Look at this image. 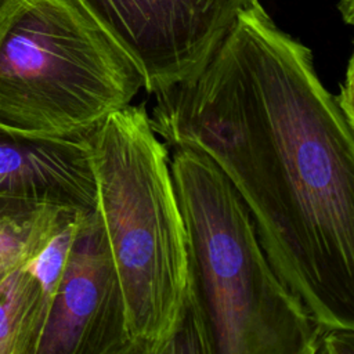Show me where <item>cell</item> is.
<instances>
[{"label":"cell","instance_id":"11","mask_svg":"<svg viewBox=\"0 0 354 354\" xmlns=\"http://www.w3.org/2000/svg\"><path fill=\"white\" fill-rule=\"evenodd\" d=\"M354 330L329 329L322 332L317 354H353Z\"/></svg>","mask_w":354,"mask_h":354},{"label":"cell","instance_id":"7","mask_svg":"<svg viewBox=\"0 0 354 354\" xmlns=\"http://www.w3.org/2000/svg\"><path fill=\"white\" fill-rule=\"evenodd\" d=\"M88 136L40 137L0 124V199L95 212Z\"/></svg>","mask_w":354,"mask_h":354},{"label":"cell","instance_id":"6","mask_svg":"<svg viewBox=\"0 0 354 354\" xmlns=\"http://www.w3.org/2000/svg\"><path fill=\"white\" fill-rule=\"evenodd\" d=\"M36 354H133L120 285L97 212L79 220Z\"/></svg>","mask_w":354,"mask_h":354},{"label":"cell","instance_id":"9","mask_svg":"<svg viewBox=\"0 0 354 354\" xmlns=\"http://www.w3.org/2000/svg\"><path fill=\"white\" fill-rule=\"evenodd\" d=\"M80 214L84 213L0 199V277L33 259L62 225Z\"/></svg>","mask_w":354,"mask_h":354},{"label":"cell","instance_id":"4","mask_svg":"<svg viewBox=\"0 0 354 354\" xmlns=\"http://www.w3.org/2000/svg\"><path fill=\"white\" fill-rule=\"evenodd\" d=\"M144 88L138 66L77 0L0 4V124L91 133Z\"/></svg>","mask_w":354,"mask_h":354},{"label":"cell","instance_id":"5","mask_svg":"<svg viewBox=\"0 0 354 354\" xmlns=\"http://www.w3.org/2000/svg\"><path fill=\"white\" fill-rule=\"evenodd\" d=\"M162 93L192 76L257 0H77Z\"/></svg>","mask_w":354,"mask_h":354},{"label":"cell","instance_id":"2","mask_svg":"<svg viewBox=\"0 0 354 354\" xmlns=\"http://www.w3.org/2000/svg\"><path fill=\"white\" fill-rule=\"evenodd\" d=\"M170 149L187 239V296L202 317L210 354H317L324 330L277 275L231 183L203 152Z\"/></svg>","mask_w":354,"mask_h":354},{"label":"cell","instance_id":"8","mask_svg":"<svg viewBox=\"0 0 354 354\" xmlns=\"http://www.w3.org/2000/svg\"><path fill=\"white\" fill-rule=\"evenodd\" d=\"M50 304L26 263L0 277V354H36Z\"/></svg>","mask_w":354,"mask_h":354},{"label":"cell","instance_id":"12","mask_svg":"<svg viewBox=\"0 0 354 354\" xmlns=\"http://www.w3.org/2000/svg\"><path fill=\"white\" fill-rule=\"evenodd\" d=\"M353 79H354V58L353 55L348 58L346 76L343 83H340V93L336 94V101L346 115V118L354 123V101H353Z\"/></svg>","mask_w":354,"mask_h":354},{"label":"cell","instance_id":"10","mask_svg":"<svg viewBox=\"0 0 354 354\" xmlns=\"http://www.w3.org/2000/svg\"><path fill=\"white\" fill-rule=\"evenodd\" d=\"M82 216L83 214L62 225L47 241V243L40 249V252L26 263L32 272L40 281L44 292L50 296V299H53L57 285L59 282Z\"/></svg>","mask_w":354,"mask_h":354},{"label":"cell","instance_id":"3","mask_svg":"<svg viewBox=\"0 0 354 354\" xmlns=\"http://www.w3.org/2000/svg\"><path fill=\"white\" fill-rule=\"evenodd\" d=\"M97 216L120 285L133 354H162L188 285L184 223L170 153L142 104L112 112L88 136Z\"/></svg>","mask_w":354,"mask_h":354},{"label":"cell","instance_id":"14","mask_svg":"<svg viewBox=\"0 0 354 354\" xmlns=\"http://www.w3.org/2000/svg\"><path fill=\"white\" fill-rule=\"evenodd\" d=\"M1 3H3V0H0V4H1Z\"/></svg>","mask_w":354,"mask_h":354},{"label":"cell","instance_id":"13","mask_svg":"<svg viewBox=\"0 0 354 354\" xmlns=\"http://www.w3.org/2000/svg\"><path fill=\"white\" fill-rule=\"evenodd\" d=\"M353 0H340L339 1V10L342 12L343 19L346 21V24L351 25L353 24Z\"/></svg>","mask_w":354,"mask_h":354},{"label":"cell","instance_id":"1","mask_svg":"<svg viewBox=\"0 0 354 354\" xmlns=\"http://www.w3.org/2000/svg\"><path fill=\"white\" fill-rule=\"evenodd\" d=\"M155 97V133L223 171L277 275L318 326L354 330V123L311 50L257 0L201 69Z\"/></svg>","mask_w":354,"mask_h":354}]
</instances>
